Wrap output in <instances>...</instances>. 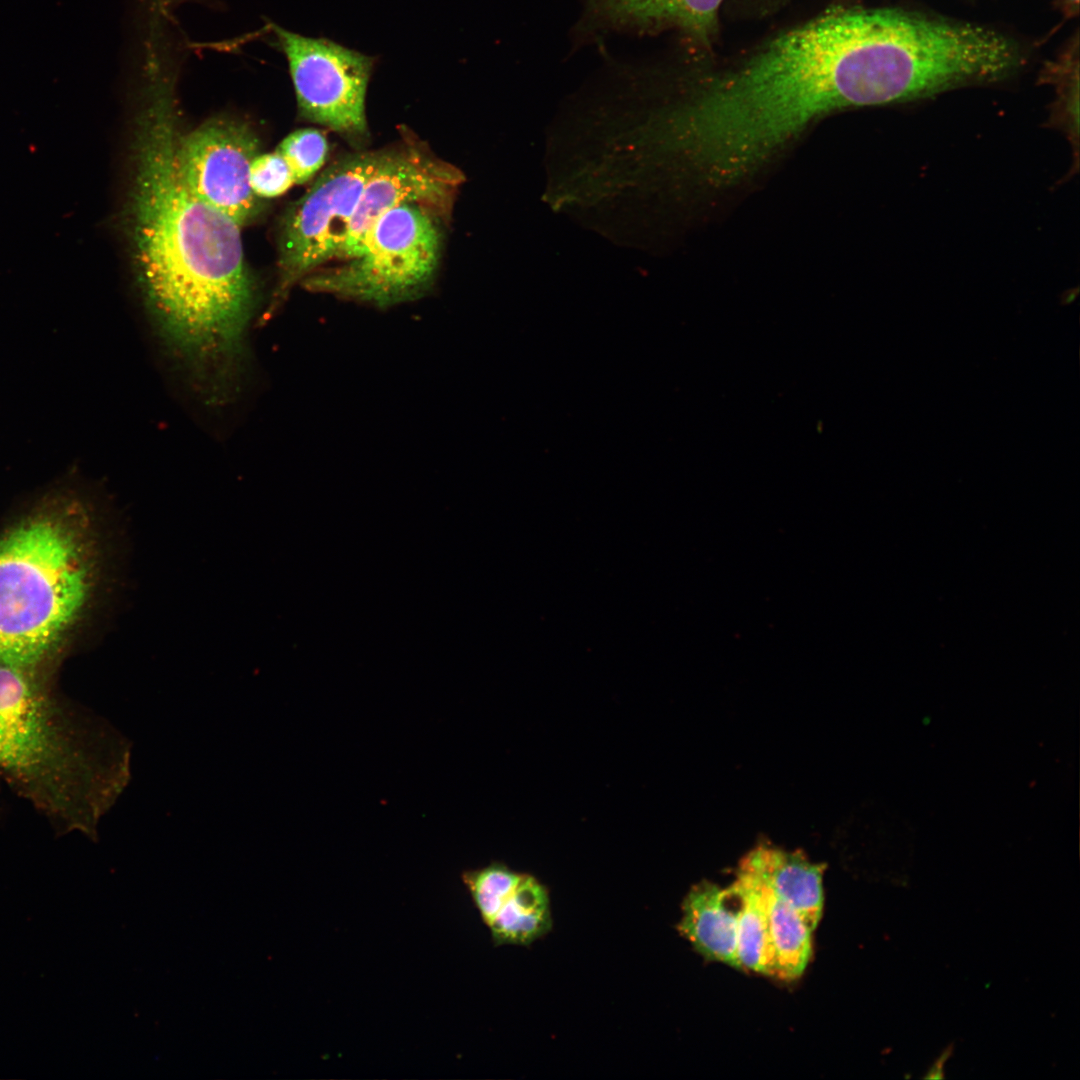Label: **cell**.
I'll return each instance as SVG.
<instances>
[{"label":"cell","instance_id":"obj_7","mask_svg":"<svg viewBox=\"0 0 1080 1080\" xmlns=\"http://www.w3.org/2000/svg\"><path fill=\"white\" fill-rule=\"evenodd\" d=\"M270 29L287 59L301 116L344 136L365 135V99L376 59L274 23Z\"/></svg>","mask_w":1080,"mask_h":1080},{"label":"cell","instance_id":"obj_2","mask_svg":"<svg viewBox=\"0 0 1080 1080\" xmlns=\"http://www.w3.org/2000/svg\"><path fill=\"white\" fill-rule=\"evenodd\" d=\"M910 68L909 42L886 8L834 11L697 96L682 115L684 145L707 179L734 181L828 112L894 104Z\"/></svg>","mask_w":1080,"mask_h":1080},{"label":"cell","instance_id":"obj_17","mask_svg":"<svg viewBox=\"0 0 1080 1080\" xmlns=\"http://www.w3.org/2000/svg\"><path fill=\"white\" fill-rule=\"evenodd\" d=\"M1079 33L1075 32L1053 58L1047 60L1039 80L1055 89V114L1071 127L1077 123L1079 100Z\"/></svg>","mask_w":1080,"mask_h":1080},{"label":"cell","instance_id":"obj_19","mask_svg":"<svg viewBox=\"0 0 1080 1080\" xmlns=\"http://www.w3.org/2000/svg\"><path fill=\"white\" fill-rule=\"evenodd\" d=\"M249 182L259 198H274L284 194L293 184L291 170L277 152L258 154L251 162Z\"/></svg>","mask_w":1080,"mask_h":1080},{"label":"cell","instance_id":"obj_16","mask_svg":"<svg viewBox=\"0 0 1080 1080\" xmlns=\"http://www.w3.org/2000/svg\"><path fill=\"white\" fill-rule=\"evenodd\" d=\"M523 875L499 862L462 872L461 880L486 926L512 895Z\"/></svg>","mask_w":1080,"mask_h":1080},{"label":"cell","instance_id":"obj_18","mask_svg":"<svg viewBox=\"0 0 1080 1080\" xmlns=\"http://www.w3.org/2000/svg\"><path fill=\"white\" fill-rule=\"evenodd\" d=\"M276 151L288 164L294 184H303L324 165L328 143L319 130L299 129L285 137Z\"/></svg>","mask_w":1080,"mask_h":1080},{"label":"cell","instance_id":"obj_6","mask_svg":"<svg viewBox=\"0 0 1080 1080\" xmlns=\"http://www.w3.org/2000/svg\"><path fill=\"white\" fill-rule=\"evenodd\" d=\"M379 154L357 152L334 162L287 210L279 238V279L269 311L294 284L338 259Z\"/></svg>","mask_w":1080,"mask_h":1080},{"label":"cell","instance_id":"obj_21","mask_svg":"<svg viewBox=\"0 0 1080 1080\" xmlns=\"http://www.w3.org/2000/svg\"><path fill=\"white\" fill-rule=\"evenodd\" d=\"M950 1054H951V1048L946 1049L943 1052V1054L940 1056V1058L935 1062L933 1067L930 1069L929 1074H927L925 1076V1078H929V1079L942 1078L943 1077L942 1066H943L945 1060L950 1056Z\"/></svg>","mask_w":1080,"mask_h":1080},{"label":"cell","instance_id":"obj_10","mask_svg":"<svg viewBox=\"0 0 1080 1080\" xmlns=\"http://www.w3.org/2000/svg\"><path fill=\"white\" fill-rule=\"evenodd\" d=\"M779 899L790 906L813 931L823 911L825 865L814 863L800 850L788 851L760 842L740 861Z\"/></svg>","mask_w":1080,"mask_h":1080},{"label":"cell","instance_id":"obj_15","mask_svg":"<svg viewBox=\"0 0 1080 1080\" xmlns=\"http://www.w3.org/2000/svg\"><path fill=\"white\" fill-rule=\"evenodd\" d=\"M616 20L640 24L670 22L707 40L723 0H596Z\"/></svg>","mask_w":1080,"mask_h":1080},{"label":"cell","instance_id":"obj_13","mask_svg":"<svg viewBox=\"0 0 1080 1080\" xmlns=\"http://www.w3.org/2000/svg\"><path fill=\"white\" fill-rule=\"evenodd\" d=\"M760 883L766 897L767 976L784 981L795 980L803 974L810 961L812 930L790 906L773 894L761 881Z\"/></svg>","mask_w":1080,"mask_h":1080},{"label":"cell","instance_id":"obj_12","mask_svg":"<svg viewBox=\"0 0 1080 1080\" xmlns=\"http://www.w3.org/2000/svg\"><path fill=\"white\" fill-rule=\"evenodd\" d=\"M494 945H529L552 928L547 888L524 874L518 886L487 925Z\"/></svg>","mask_w":1080,"mask_h":1080},{"label":"cell","instance_id":"obj_5","mask_svg":"<svg viewBox=\"0 0 1080 1080\" xmlns=\"http://www.w3.org/2000/svg\"><path fill=\"white\" fill-rule=\"evenodd\" d=\"M442 220L415 204L392 208L373 223L350 257L314 270L300 283L310 292L381 310L416 301L436 280Z\"/></svg>","mask_w":1080,"mask_h":1080},{"label":"cell","instance_id":"obj_20","mask_svg":"<svg viewBox=\"0 0 1080 1080\" xmlns=\"http://www.w3.org/2000/svg\"><path fill=\"white\" fill-rule=\"evenodd\" d=\"M1056 9L1064 20H1070L1079 14V0H1054Z\"/></svg>","mask_w":1080,"mask_h":1080},{"label":"cell","instance_id":"obj_8","mask_svg":"<svg viewBox=\"0 0 1080 1080\" xmlns=\"http://www.w3.org/2000/svg\"><path fill=\"white\" fill-rule=\"evenodd\" d=\"M259 154V140L246 123L228 117L205 121L185 135L177 133L175 162L186 187L199 199L229 216L240 227L259 210L249 170Z\"/></svg>","mask_w":1080,"mask_h":1080},{"label":"cell","instance_id":"obj_9","mask_svg":"<svg viewBox=\"0 0 1080 1080\" xmlns=\"http://www.w3.org/2000/svg\"><path fill=\"white\" fill-rule=\"evenodd\" d=\"M462 181L463 174L456 167L421 143L408 140L380 151L336 261L350 257L373 223L397 206L415 204L446 218Z\"/></svg>","mask_w":1080,"mask_h":1080},{"label":"cell","instance_id":"obj_14","mask_svg":"<svg viewBox=\"0 0 1080 1080\" xmlns=\"http://www.w3.org/2000/svg\"><path fill=\"white\" fill-rule=\"evenodd\" d=\"M738 898L737 953L741 969L768 974L766 897L758 878L739 863L729 887Z\"/></svg>","mask_w":1080,"mask_h":1080},{"label":"cell","instance_id":"obj_4","mask_svg":"<svg viewBox=\"0 0 1080 1080\" xmlns=\"http://www.w3.org/2000/svg\"><path fill=\"white\" fill-rule=\"evenodd\" d=\"M0 776L58 828L92 835L126 785L128 744L50 677L0 662Z\"/></svg>","mask_w":1080,"mask_h":1080},{"label":"cell","instance_id":"obj_1","mask_svg":"<svg viewBox=\"0 0 1080 1080\" xmlns=\"http://www.w3.org/2000/svg\"><path fill=\"white\" fill-rule=\"evenodd\" d=\"M134 146L132 257L160 333L216 394L232 380L255 306L240 226L195 196L175 162L170 86L151 75Z\"/></svg>","mask_w":1080,"mask_h":1080},{"label":"cell","instance_id":"obj_11","mask_svg":"<svg viewBox=\"0 0 1080 1080\" xmlns=\"http://www.w3.org/2000/svg\"><path fill=\"white\" fill-rule=\"evenodd\" d=\"M730 897L729 888L707 880L697 883L682 902L677 929L706 959L741 969L737 953L739 904L732 908Z\"/></svg>","mask_w":1080,"mask_h":1080},{"label":"cell","instance_id":"obj_3","mask_svg":"<svg viewBox=\"0 0 1080 1080\" xmlns=\"http://www.w3.org/2000/svg\"><path fill=\"white\" fill-rule=\"evenodd\" d=\"M98 512L63 487L0 536V662L51 678L102 600L114 552Z\"/></svg>","mask_w":1080,"mask_h":1080}]
</instances>
